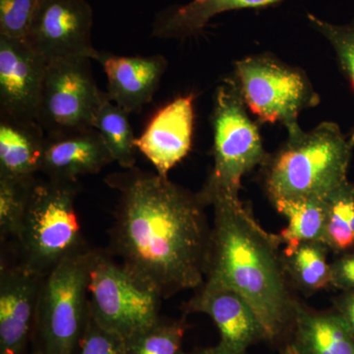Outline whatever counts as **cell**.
Returning <instances> with one entry per match:
<instances>
[{
	"label": "cell",
	"mask_w": 354,
	"mask_h": 354,
	"mask_svg": "<svg viewBox=\"0 0 354 354\" xmlns=\"http://www.w3.org/2000/svg\"><path fill=\"white\" fill-rule=\"evenodd\" d=\"M106 178L120 192L111 247L122 264L167 298L206 279L212 227L204 203L169 177L133 167Z\"/></svg>",
	"instance_id": "cell-1"
},
{
	"label": "cell",
	"mask_w": 354,
	"mask_h": 354,
	"mask_svg": "<svg viewBox=\"0 0 354 354\" xmlns=\"http://www.w3.org/2000/svg\"><path fill=\"white\" fill-rule=\"evenodd\" d=\"M212 207L205 281L239 292L255 311L266 341H279L290 334L299 302L290 291L279 235L268 232L241 198Z\"/></svg>",
	"instance_id": "cell-2"
},
{
	"label": "cell",
	"mask_w": 354,
	"mask_h": 354,
	"mask_svg": "<svg viewBox=\"0 0 354 354\" xmlns=\"http://www.w3.org/2000/svg\"><path fill=\"white\" fill-rule=\"evenodd\" d=\"M354 141L335 122L324 121L309 131L300 125L288 130V138L262 167L266 192L279 199H326L348 181Z\"/></svg>",
	"instance_id": "cell-3"
},
{
	"label": "cell",
	"mask_w": 354,
	"mask_h": 354,
	"mask_svg": "<svg viewBox=\"0 0 354 354\" xmlns=\"http://www.w3.org/2000/svg\"><path fill=\"white\" fill-rule=\"evenodd\" d=\"M211 121L214 165L197 193L206 207L218 200L239 199L242 178L268 157L259 127L249 116L232 73L216 88Z\"/></svg>",
	"instance_id": "cell-4"
},
{
	"label": "cell",
	"mask_w": 354,
	"mask_h": 354,
	"mask_svg": "<svg viewBox=\"0 0 354 354\" xmlns=\"http://www.w3.org/2000/svg\"><path fill=\"white\" fill-rule=\"evenodd\" d=\"M94 250L71 256L44 277L32 341L36 354H77L90 316L88 283Z\"/></svg>",
	"instance_id": "cell-5"
},
{
	"label": "cell",
	"mask_w": 354,
	"mask_h": 354,
	"mask_svg": "<svg viewBox=\"0 0 354 354\" xmlns=\"http://www.w3.org/2000/svg\"><path fill=\"white\" fill-rule=\"evenodd\" d=\"M78 184L48 179L32 186L18 235L22 261L46 276L62 261L88 250L75 208Z\"/></svg>",
	"instance_id": "cell-6"
},
{
	"label": "cell",
	"mask_w": 354,
	"mask_h": 354,
	"mask_svg": "<svg viewBox=\"0 0 354 354\" xmlns=\"http://www.w3.org/2000/svg\"><path fill=\"white\" fill-rule=\"evenodd\" d=\"M235 80L247 109L262 123H279L286 131L299 125L298 118L316 108L320 95L304 69L286 64L272 53L236 60Z\"/></svg>",
	"instance_id": "cell-7"
},
{
	"label": "cell",
	"mask_w": 354,
	"mask_h": 354,
	"mask_svg": "<svg viewBox=\"0 0 354 354\" xmlns=\"http://www.w3.org/2000/svg\"><path fill=\"white\" fill-rule=\"evenodd\" d=\"M88 295L95 320L123 339L160 319L158 312L164 297L158 290L101 251H95Z\"/></svg>",
	"instance_id": "cell-8"
},
{
	"label": "cell",
	"mask_w": 354,
	"mask_h": 354,
	"mask_svg": "<svg viewBox=\"0 0 354 354\" xmlns=\"http://www.w3.org/2000/svg\"><path fill=\"white\" fill-rule=\"evenodd\" d=\"M91 62L86 57L48 62L37 118L46 134L93 127L106 93L97 87Z\"/></svg>",
	"instance_id": "cell-9"
},
{
	"label": "cell",
	"mask_w": 354,
	"mask_h": 354,
	"mask_svg": "<svg viewBox=\"0 0 354 354\" xmlns=\"http://www.w3.org/2000/svg\"><path fill=\"white\" fill-rule=\"evenodd\" d=\"M93 8L86 0H43L28 34L27 43L48 62L59 58L95 60Z\"/></svg>",
	"instance_id": "cell-10"
},
{
	"label": "cell",
	"mask_w": 354,
	"mask_h": 354,
	"mask_svg": "<svg viewBox=\"0 0 354 354\" xmlns=\"http://www.w3.org/2000/svg\"><path fill=\"white\" fill-rule=\"evenodd\" d=\"M48 64L26 39L0 36V115L37 120Z\"/></svg>",
	"instance_id": "cell-11"
},
{
	"label": "cell",
	"mask_w": 354,
	"mask_h": 354,
	"mask_svg": "<svg viewBox=\"0 0 354 354\" xmlns=\"http://www.w3.org/2000/svg\"><path fill=\"white\" fill-rule=\"evenodd\" d=\"M195 95H180L158 109L135 141L139 152L155 167L158 176L169 177L192 148Z\"/></svg>",
	"instance_id": "cell-12"
},
{
	"label": "cell",
	"mask_w": 354,
	"mask_h": 354,
	"mask_svg": "<svg viewBox=\"0 0 354 354\" xmlns=\"http://www.w3.org/2000/svg\"><path fill=\"white\" fill-rule=\"evenodd\" d=\"M43 278L22 263L1 266L0 354H28Z\"/></svg>",
	"instance_id": "cell-13"
},
{
	"label": "cell",
	"mask_w": 354,
	"mask_h": 354,
	"mask_svg": "<svg viewBox=\"0 0 354 354\" xmlns=\"http://www.w3.org/2000/svg\"><path fill=\"white\" fill-rule=\"evenodd\" d=\"M185 309L208 315L220 330V344L237 353L245 354L249 346L266 339L264 329L252 307L227 286L205 281Z\"/></svg>",
	"instance_id": "cell-14"
},
{
	"label": "cell",
	"mask_w": 354,
	"mask_h": 354,
	"mask_svg": "<svg viewBox=\"0 0 354 354\" xmlns=\"http://www.w3.org/2000/svg\"><path fill=\"white\" fill-rule=\"evenodd\" d=\"M113 162L100 133L82 128L46 135L41 172L50 180L76 183L79 177L99 174Z\"/></svg>",
	"instance_id": "cell-15"
},
{
	"label": "cell",
	"mask_w": 354,
	"mask_h": 354,
	"mask_svg": "<svg viewBox=\"0 0 354 354\" xmlns=\"http://www.w3.org/2000/svg\"><path fill=\"white\" fill-rule=\"evenodd\" d=\"M95 60L108 79L109 99L128 113H138L152 101L169 66L162 55L122 57L99 51Z\"/></svg>",
	"instance_id": "cell-16"
},
{
	"label": "cell",
	"mask_w": 354,
	"mask_h": 354,
	"mask_svg": "<svg viewBox=\"0 0 354 354\" xmlns=\"http://www.w3.org/2000/svg\"><path fill=\"white\" fill-rule=\"evenodd\" d=\"M283 354H354V335L335 312L313 311L298 304Z\"/></svg>",
	"instance_id": "cell-17"
},
{
	"label": "cell",
	"mask_w": 354,
	"mask_h": 354,
	"mask_svg": "<svg viewBox=\"0 0 354 354\" xmlns=\"http://www.w3.org/2000/svg\"><path fill=\"white\" fill-rule=\"evenodd\" d=\"M286 0H190L167 7L156 15L152 35L162 39H183L202 34L209 21L221 13L278 6Z\"/></svg>",
	"instance_id": "cell-18"
},
{
	"label": "cell",
	"mask_w": 354,
	"mask_h": 354,
	"mask_svg": "<svg viewBox=\"0 0 354 354\" xmlns=\"http://www.w3.org/2000/svg\"><path fill=\"white\" fill-rule=\"evenodd\" d=\"M46 135L37 120L0 115V177L36 178L41 171Z\"/></svg>",
	"instance_id": "cell-19"
},
{
	"label": "cell",
	"mask_w": 354,
	"mask_h": 354,
	"mask_svg": "<svg viewBox=\"0 0 354 354\" xmlns=\"http://www.w3.org/2000/svg\"><path fill=\"white\" fill-rule=\"evenodd\" d=\"M272 203L288 221V227L279 235L285 245L283 250H290L304 242L325 243V199H279Z\"/></svg>",
	"instance_id": "cell-20"
},
{
	"label": "cell",
	"mask_w": 354,
	"mask_h": 354,
	"mask_svg": "<svg viewBox=\"0 0 354 354\" xmlns=\"http://www.w3.org/2000/svg\"><path fill=\"white\" fill-rule=\"evenodd\" d=\"M129 114L114 104L106 94L93 121V127L101 135L113 162L125 169H133L136 162V138L128 118Z\"/></svg>",
	"instance_id": "cell-21"
},
{
	"label": "cell",
	"mask_w": 354,
	"mask_h": 354,
	"mask_svg": "<svg viewBox=\"0 0 354 354\" xmlns=\"http://www.w3.org/2000/svg\"><path fill=\"white\" fill-rule=\"evenodd\" d=\"M330 249L322 242H304L283 250L288 276L304 292H315L330 286Z\"/></svg>",
	"instance_id": "cell-22"
},
{
	"label": "cell",
	"mask_w": 354,
	"mask_h": 354,
	"mask_svg": "<svg viewBox=\"0 0 354 354\" xmlns=\"http://www.w3.org/2000/svg\"><path fill=\"white\" fill-rule=\"evenodd\" d=\"M325 243L334 252L354 249V184L344 183L326 198Z\"/></svg>",
	"instance_id": "cell-23"
},
{
	"label": "cell",
	"mask_w": 354,
	"mask_h": 354,
	"mask_svg": "<svg viewBox=\"0 0 354 354\" xmlns=\"http://www.w3.org/2000/svg\"><path fill=\"white\" fill-rule=\"evenodd\" d=\"M37 179L0 177V235L1 241L17 239L24 220L32 186Z\"/></svg>",
	"instance_id": "cell-24"
},
{
	"label": "cell",
	"mask_w": 354,
	"mask_h": 354,
	"mask_svg": "<svg viewBox=\"0 0 354 354\" xmlns=\"http://www.w3.org/2000/svg\"><path fill=\"white\" fill-rule=\"evenodd\" d=\"M185 330L183 321L160 319L127 339V354H183Z\"/></svg>",
	"instance_id": "cell-25"
},
{
	"label": "cell",
	"mask_w": 354,
	"mask_h": 354,
	"mask_svg": "<svg viewBox=\"0 0 354 354\" xmlns=\"http://www.w3.org/2000/svg\"><path fill=\"white\" fill-rule=\"evenodd\" d=\"M306 18L332 46L339 68L354 92V17L344 24H335L312 13H307ZM348 135L354 141V127Z\"/></svg>",
	"instance_id": "cell-26"
},
{
	"label": "cell",
	"mask_w": 354,
	"mask_h": 354,
	"mask_svg": "<svg viewBox=\"0 0 354 354\" xmlns=\"http://www.w3.org/2000/svg\"><path fill=\"white\" fill-rule=\"evenodd\" d=\"M43 0H0V36L27 39Z\"/></svg>",
	"instance_id": "cell-27"
},
{
	"label": "cell",
	"mask_w": 354,
	"mask_h": 354,
	"mask_svg": "<svg viewBox=\"0 0 354 354\" xmlns=\"http://www.w3.org/2000/svg\"><path fill=\"white\" fill-rule=\"evenodd\" d=\"M77 354H127V339L100 325L90 311Z\"/></svg>",
	"instance_id": "cell-28"
},
{
	"label": "cell",
	"mask_w": 354,
	"mask_h": 354,
	"mask_svg": "<svg viewBox=\"0 0 354 354\" xmlns=\"http://www.w3.org/2000/svg\"><path fill=\"white\" fill-rule=\"evenodd\" d=\"M330 286L354 290V253L346 254L330 264Z\"/></svg>",
	"instance_id": "cell-29"
},
{
	"label": "cell",
	"mask_w": 354,
	"mask_h": 354,
	"mask_svg": "<svg viewBox=\"0 0 354 354\" xmlns=\"http://www.w3.org/2000/svg\"><path fill=\"white\" fill-rule=\"evenodd\" d=\"M337 312L346 321L354 335V291H349L337 300Z\"/></svg>",
	"instance_id": "cell-30"
},
{
	"label": "cell",
	"mask_w": 354,
	"mask_h": 354,
	"mask_svg": "<svg viewBox=\"0 0 354 354\" xmlns=\"http://www.w3.org/2000/svg\"><path fill=\"white\" fill-rule=\"evenodd\" d=\"M183 354H244L239 353L234 349L227 348V346H223V344H218V346H214V348H209L203 349V351H196V353H184Z\"/></svg>",
	"instance_id": "cell-31"
},
{
	"label": "cell",
	"mask_w": 354,
	"mask_h": 354,
	"mask_svg": "<svg viewBox=\"0 0 354 354\" xmlns=\"http://www.w3.org/2000/svg\"><path fill=\"white\" fill-rule=\"evenodd\" d=\"M28 354H36V353H28Z\"/></svg>",
	"instance_id": "cell-32"
}]
</instances>
